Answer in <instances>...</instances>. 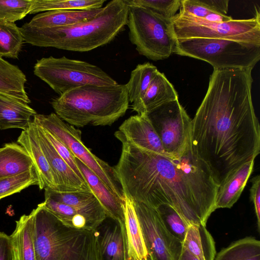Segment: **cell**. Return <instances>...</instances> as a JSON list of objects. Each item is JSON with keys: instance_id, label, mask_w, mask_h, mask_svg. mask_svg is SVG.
Masks as SVG:
<instances>
[{"instance_id": "cell-1", "label": "cell", "mask_w": 260, "mask_h": 260, "mask_svg": "<svg viewBox=\"0 0 260 260\" xmlns=\"http://www.w3.org/2000/svg\"><path fill=\"white\" fill-rule=\"evenodd\" d=\"M252 70L214 69L206 95L191 119V150L206 164L219 186L260 152Z\"/></svg>"}, {"instance_id": "cell-2", "label": "cell", "mask_w": 260, "mask_h": 260, "mask_svg": "<svg viewBox=\"0 0 260 260\" xmlns=\"http://www.w3.org/2000/svg\"><path fill=\"white\" fill-rule=\"evenodd\" d=\"M114 135L122 143L114 169L125 196L155 209L170 205L189 225H206L215 210L219 186L191 148L172 158L137 147L119 131Z\"/></svg>"}, {"instance_id": "cell-3", "label": "cell", "mask_w": 260, "mask_h": 260, "mask_svg": "<svg viewBox=\"0 0 260 260\" xmlns=\"http://www.w3.org/2000/svg\"><path fill=\"white\" fill-rule=\"evenodd\" d=\"M125 0H112L93 18L71 25L36 28L27 23L20 28L23 41L34 46L87 52L111 42L126 25Z\"/></svg>"}, {"instance_id": "cell-4", "label": "cell", "mask_w": 260, "mask_h": 260, "mask_svg": "<svg viewBox=\"0 0 260 260\" xmlns=\"http://www.w3.org/2000/svg\"><path fill=\"white\" fill-rule=\"evenodd\" d=\"M55 114L77 127L87 125H111L122 117L129 107L126 84L86 85L53 99Z\"/></svg>"}, {"instance_id": "cell-5", "label": "cell", "mask_w": 260, "mask_h": 260, "mask_svg": "<svg viewBox=\"0 0 260 260\" xmlns=\"http://www.w3.org/2000/svg\"><path fill=\"white\" fill-rule=\"evenodd\" d=\"M32 211L36 260H99L95 230L65 224L42 203Z\"/></svg>"}, {"instance_id": "cell-6", "label": "cell", "mask_w": 260, "mask_h": 260, "mask_svg": "<svg viewBox=\"0 0 260 260\" xmlns=\"http://www.w3.org/2000/svg\"><path fill=\"white\" fill-rule=\"evenodd\" d=\"M174 53L203 60L214 69H253L260 59V43L207 38L177 40Z\"/></svg>"}, {"instance_id": "cell-7", "label": "cell", "mask_w": 260, "mask_h": 260, "mask_svg": "<svg viewBox=\"0 0 260 260\" xmlns=\"http://www.w3.org/2000/svg\"><path fill=\"white\" fill-rule=\"evenodd\" d=\"M125 2L128 7L129 39L138 53L154 61L170 57L177 42L172 20L128 0Z\"/></svg>"}, {"instance_id": "cell-8", "label": "cell", "mask_w": 260, "mask_h": 260, "mask_svg": "<svg viewBox=\"0 0 260 260\" xmlns=\"http://www.w3.org/2000/svg\"><path fill=\"white\" fill-rule=\"evenodd\" d=\"M34 72L59 95L86 85L113 86L118 84L99 67L64 56L38 60Z\"/></svg>"}, {"instance_id": "cell-9", "label": "cell", "mask_w": 260, "mask_h": 260, "mask_svg": "<svg viewBox=\"0 0 260 260\" xmlns=\"http://www.w3.org/2000/svg\"><path fill=\"white\" fill-rule=\"evenodd\" d=\"M32 121L59 139L113 193L124 201L125 196L114 167L98 157L84 145L80 129L54 113L49 115L36 114Z\"/></svg>"}, {"instance_id": "cell-10", "label": "cell", "mask_w": 260, "mask_h": 260, "mask_svg": "<svg viewBox=\"0 0 260 260\" xmlns=\"http://www.w3.org/2000/svg\"><path fill=\"white\" fill-rule=\"evenodd\" d=\"M172 23L177 40L207 38L260 43V13L256 9L254 16L250 19L215 23L176 14Z\"/></svg>"}, {"instance_id": "cell-11", "label": "cell", "mask_w": 260, "mask_h": 260, "mask_svg": "<svg viewBox=\"0 0 260 260\" xmlns=\"http://www.w3.org/2000/svg\"><path fill=\"white\" fill-rule=\"evenodd\" d=\"M147 115L170 156L180 158L191 148V119L179 100L162 105Z\"/></svg>"}, {"instance_id": "cell-12", "label": "cell", "mask_w": 260, "mask_h": 260, "mask_svg": "<svg viewBox=\"0 0 260 260\" xmlns=\"http://www.w3.org/2000/svg\"><path fill=\"white\" fill-rule=\"evenodd\" d=\"M133 202L147 250V260H178L183 244L167 230L156 209Z\"/></svg>"}, {"instance_id": "cell-13", "label": "cell", "mask_w": 260, "mask_h": 260, "mask_svg": "<svg viewBox=\"0 0 260 260\" xmlns=\"http://www.w3.org/2000/svg\"><path fill=\"white\" fill-rule=\"evenodd\" d=\"M94 230L99 260H127L125 224L107 215Z\"/></svg>"}, {"instance_id": "cell-14", "label": "cell", "mask_w": 260, "mask_h": 260, "mask_svg": "<svg viewBox=\"0 0 260 260\" xmlns=\"http://www.w3.org/2000/svg\"><path fill=\"white\" fill-rule=\"evenodd\" d=\"M41 147L54 175L57 191H91L87 183L81 179L58 154L45 137L41 126L35 122Z\"/></svg>"}, {"instance_id": "cell-15", "label": "cell", "mask_w": 260, "mask_h": 260, "mask_svg": "<svg viewBox=\"0 0 260 260\" xmlns=\"http://www.w3.org/2000/svg\"><path fill=\"white\" fill-rule=\"evenodd\" d=\"M118 131L129 142L137 147L172 157L165 151L147 114H137L129 117L123 122Z\"/></svg>"}, {"instance_id": "cell-16", "label": "cell", "mask_w": 260, "mask_h": 260, "mask_svg": "<svg viewBox=\"0 0 260 260\" xmlns=\"http://www.w3.org/2000/svg\"><path fill=\"white\" fill-rule=\"evenodd\" d=\"M45 197L72 207L86 218L94 230L107 216L103 206L91 191L59 192L45 189Z\"/></svg>"}, {"instance_id": "cell-17", "label": "cell", "mask_w": 260, "mask_h": 260, "mask_svg": "<svg viewBox=\"0 0 260 260\" xmlns=\"http://www.w3.org/2000/svg\"><path fill=\"white\" fill-rule=\"evenodd\" d=\"M17 143L26 150L32 159L38 176L40 189L57 191L54 175L39 144L36 124L32 120L28 128L22 131L17 139Z\"/></svg>"}, {"instance_id": "cell-18", "label": "cell", "mask_w": 260, "mask_h": 260, "mask_svg": "<svg viewBox=\"0 0 260 260\" xmlns=\"http://www.w3.org/2000/svg\"><path fill=\"white\" fill-rule=\"evenodd\" d=\"M177 100H179L178 95L172 84L164 73L158 71L142 99L132 107L138 114H147L162 105Z\"/></svg>"}, {"instance_id": "cell-19", "label": "cell", "mask_w": 260, "mask_h": 260, "mask_svg": "<svg viewBox=\"0 0 260 260\" xmlns=\"http://www.w3.org/2000/svg\"><path fill=\"white\" fill-rule=\"evenodd\" d=\"M76 160L85 180L107 215L124 224V201L113 193L92 171L76 157Z\"/></svg>"}, {"instance_id": "cell-20", "label": "cell", "mask_w": 260, "mask_h": 260, "mask_svg": "<svg viewBox=\"0 0 260 260\" xmlns=\"http://www.w3.org/2000/svg\"><path fill=\"white\" fill-rule=\"evenodd\" d=\"M254 161L243 164L219 186L215 199V210L231 208L238 201L253 171Z\"/></svg>"}, {"instance_id": "cell-21", "label": "cell", "mask_w": 260, "mask_h": 260, "mask_svg": "<svg viewBox=\"0 0 260 260\" xmlns=\"http://www.w3.org/2000/svg\"><path fill=\"white\" fill-rule=\"evenodd\" d=\"M10 239L11 260H36L34 239V214L23 215L16 221Z\"/></svg>"}, {"instance_id": "cell-22", "label": "cell", "mask_w": 260, "mask_h": 260, "mask_svg": "<svg viewBox=\"0 0 260 260\" xmlns=\"http://www.w3.org/2000/svg\"><path fill=\"white\" fill-rule=\"evenodd\" d=\"M101 8L90 10H52L40 13L27 24L36 28H52L87 21L99 14Z\"/></svg>"}, {"instance_id": "cell-23", "label": "cell", "mask_w": 260, "mask_h": 260, "mask_svg": "<svg viewBox=\"0 0 260 260\" xmlns=\"http://www.w3.org/2000/svg\"><path fill=\"white\" fill-rule=\"evenodd\" d=\"M36 114L27 104L0 94V129L26 130Z\"/></svg>"}, {"instance_id": "cell-24", "label": "cell", "mask_w": 260, "mask_h": 260, "mask_svg": "<svg viewBox=\"0 0 260 260\" xmlns=\"http://www.w3.org/2000/svg\"><path fill=\"white\" fill-rule=\"evenodd\" d=\"M124 208L127 260H147V250L134 205L126 196Z\"/></svg>"}, {"instance_id": "cell-25", "label": "cell", "mask_w": 260, "mask_h": 260, "mask_svg": "<svg viewBox=\"0 0 260 260\" xmlns=\"http://www.w3.org/2000/svg\"><path fill=\"white\" fill-rule=\"evenodd\" d=\"M35 169L26 150L15 142L0 148V177L15 176Z\"/></svg>"}, {"instance_id": "cell-26", "label": "cell", "mask_w": 260, "mask_h": 260, "mask_svg": "<svg viewBox=\"0 0 260 260\" xmlns=\"http://www.w3.org/2000/svg\"><path fill=\"white\" fill-rule=\"evenodd\" d=\"M185 247L199 260H214L216 254L213 238L202 224L188 226L183 242Z\"/></svg>"}, {"instance_id": "cell-27", "label": "cell", "mask_w": 260, "mask_h": 260, "mask_svg": "<svg viewBox=\"0 0 260 260\" xmlns=\"http://www.w3.org/2000/svg\"><path fill=\"white\" fill-rule=\"evenodd\" d=\"M24 74L16 66L0 57V94L28 104L30 102L25 90Z\"/></svg>"}, {"instance_id": "cell-28", "label": "cell", "mask_w": 260, "mask_h": 260, "mask_svg": "<svg viewBox=\"0 0 260 260\" xmlns=\"http://www.w3.org/2000/svg\"><path fill=\"white\" fill-rule=\"evenodd\" d=\"M158 71L155 66L147 62L138 64L131 72L129 81L125 84L129 103L136 104L142 99Z\"/></svg>"}, {"instance_id": "cell-29", "label": "cell", "mask_w": 260, "mask_h": 260, "mask_svg": "<svg viewBox=\"0 0 260 260\" xmlns=\"http://www.w3.org/2000/svg\"><path fill=\"white\" fill-rule=\"evenodd\" d=\"M214 260H260V241L250 237L237 240L222 249Z\"/></svg>"}, {"instance_id": "cell-30", "label": "cell", "mask_w": 260, "mask_h": 260, "mask_svg": "<svg viewBox=\"0 0 260 260\" xmlns=\"http://www.w3.org/2000/svg\"><path fill=\"white\" fill-rule=\"evenodd\" d=\"M105 0H33L29 14L52 10H90L101 8Z\"/></svg>"}, {"instance_id": "cell-31", "label": "cell", "mask_w": 260, "mask_h": 260, "mask_svg": "<svg viewBox=\"0 0 260 260\" xmlns=\"http://www.w3.org/2000/svg\"><path fill=\"white\" fill-rule=\"evenodd\" d=\"M43 206L65 224L73 228L92 230L85 217L78 214L71 206L45 197Z\"/></svg>"}, {"instance_id": "cell-32", "label": "cell", "mask_w": 260, "mask_h": 260, "mask_svg": "<svg viewBox=\"0 0 260 260\" xmlns=\"http://www.w3.org/2000/svg\"><path fill=\"white\" fill-rule=\"evenodd\" d=\"M23 39L14 23L0 20V57L17 58Z\"/></svg>"}, {"instance_id": "cell-33", "label": "cell", "mask_w": 260, "mask_h": 260, "mask_svg": "<svg viewBox=\"0 0 260 260\" xmlns=\"http://www.w3.org/2000/svg\"><path fill=\"white\" fill-rule=\"evenodd\" d=\"M39 183L35 169L15 176L0 177V200Z\"/></svg>"}, {"instance_id": "cell-34", "label": "cell", "mask_w": 260, "mask_h": 260, "mask_svg": "<svg viewBox=\"0 0 260 260\" xmlns=\"http://www.w3.org/2000/svg\"><path fill=\"white\" fill-rule=\"evenodd\" d=\"M169 233L183 244L189 225L172 206L162 205L156 209Z\"/></svg>"}, {"instance_id": "cell-35", "label": "cell", "mask_w": 260, "mask_h": 260, "mask_svg": "<svg viewBox=\"0 0 260 260\" xmlns=\"http://www.w3.org/2000/svg\"><path fill=\"white\" fill-rule=\"evenodd\" d=\"M33 0H0V20L14 23L31 10Z\"/></svg>"}, {"instance_id": "cell-36", "label": "cell", "mask_w": 260, "mask_h": 260, "mask_svg": "<svg viewBox=\"0 0 260 260\" xmlns=\"http://www.w3.org/2000/svg\"><path fill=\"white\" fill-rule=\"evenodd\" d=\"M133 4L150 9L153 12L172 20L180 9L181 0H128Z\"/></svg>"}, {"instance_id": "cell-37", "label": "cell", "mask_w": 260, "mask_h": 260, "mask_svg": "<svg viewBox=\"0 0 260 260\" xmlns=\"http://www.w3.org/2000/svg\"><path fill=\"white\" fill-rule=\"evenodd\" d=\"M41 128L45 137L55 148L60 156L81 179L86 182L77 164L76 157L69 148L54 135L42 127Z\"/></svg>"}, {"instance_id": "cell-38", "label": "cell", "mask_w": 260, "mask_h": 260, "mask_svg": "<svg viewBox=\"0 0 260 260\" xmlns=\"http://www.w3.org/2000/svg\"><path fill=\"white\" fill-rule=\"evenodd\" d=\"M211 12L197 0H181L179 13L177 14L182 17L202 19Z\"/></svg>"}, {"instance_id": "cell-39", "label": "cell", "mask_w": 260, "mask_h": 260, "mask_svg": "<svg viewBox=\"0 0 260 260\" xmlns=\"http://www.w3.org/2000/svg\"><path fill=\"white\" fill-rule=\"evenodd\" d=\"M252 185L250 189V198L252 201L257 219V228L260 229V177L256 175L251 180Z\"/></svg>"}, {"instance_id": "cell-40", "label": "cell", "mask_w": 260, "mask_h": 260, "mask_svg": "<svg viewBox=\"0 0 260 260\" xmlns=\"http://www.w3.org/2000/svg\"><path fill=\"white\" fill-rule=\"evenodd\" d=\"M198 2L212 12L226 15L229 0H197Z\"/></svg>"}, {"instance_id": "cell-41", "label": "cell", "mask_w": 260, "mask_h": 260, "mask_svg": "<svg viewBox=\"0 0 260 260\" xmlns=\"http://www.w3.org/2000/svg\"><path fill=\"white\" fill-rule=\"evenodd\" d=\"M12 250L10 236L0 232V260H11Z\"/></svg>"}, {"instance_id": "cell-42", "label": "cell", "mask_w": 260, "mask_h": 260, "mask_svg": "<svg viewBox=\"0 0 260 260\" xmlns=\"http://www.w3.org/2000/svg\"><path fill=\"white\" fill-rule=\"evenodd\" d=\"M199 19L209 22L221 23L230 21L233 19V18L231 16L211 12L204 18Z\"/></svg>"}, {"instance_id": "cell-43", "label": "cell", "mask_w": 260, "mask_h": 260, "mask_svg": "<svg viewBox=\"0 0 260 260\" xmlns=\"http://www.w3.org/2000/svg\"><path fill=\"white\" fill-rule=\"evenodd\" d=\"M178 260H199L193 256L185 247H183L181 254Z\"/></svg>"}]
</instances>
